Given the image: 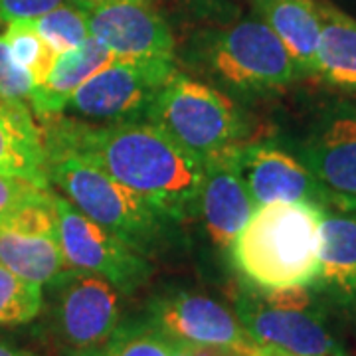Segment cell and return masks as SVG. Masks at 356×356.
Listing matches in <instances>:
<instances>
[{"label":"cell","mask_w":356,"mask_h":356,"mask_svg":"<svg viewBox=\"0 0 356 356\" xmlns=\"http://www.w3.org/2000/svg\"><path fill=\"white\" fill-rule=\"evenodd\" d=\"M60 243L70 269L102 275L117 291L133 293L151 275V266L131 243L93 222L74 204L54 194Z\"/></svg>","instance_id":"8"},{"label":"cell","mask_w":356,"mask_h":356,"mask_svg":"<svg viewBox=\"0 0 356 356\" xmlns=\"http://www.w3.org/2000/svg\"><path fill=\"white\" fill-rule=\"evenodd\" d=\"M2 34L14 62L28 72L34 88L42 86L50 76L51 67L56 65L58 54L44 42L32 20L8 22Z\"/></svg>","instance_id":"21"},{"label":"cell","mask_w":356,"mask_h":356,"mask_svg":"<svg viewBox=\"0 0 356 356\" xmlns=\"http://www.w3.org/2000/svg\"><path fill=\"white\" fill-rule=\"evenodd\" d=\"M204 54L218 77L240 89H280L299 76L287 48L264 20H242L212 34Z\"/></svg>","instance_id":"6"},{"label":"cell","mask_w":356,"mask_h":356,"mask_svg":"<svg viewBox=\"0 0 356 356\" xmlns=\"http://www.w3.org/2000/svg\"><path fill=\"white\" fill-rule=\"evenodd\" d=\"M86 0H0L2 16L8 22L16 20H36L44 14L51 13L67 4H83Z\"/></svg>","instance_id":"26"},{"label":"cell","mask_w":356,"mask_h":356,"mask_svg":"<svg viewBox=\"0 0 356 356\" xmlns=\"http://www.w3.org/2000/svg\"><path fill=\"white\" fill-rule=\"evenodd\" d=\"M172 356H194V355H192L191 350H188L184 344L175 343V341H172Z\"/></svg>","instance_id":"31"},{"label":"cell","mask_w":356,"mask_h":356,"mask_svg":"<svg viewBox=\"0 0 356 356\" xmlns=\"http://www.w3.org/2000/svg\"><path fill=\"white\" fill-rule=\"evenodd\" d=\"M115 58L117 56L93 36H89L76 50L58 56L48 79L30 93V105L34 113L40 119L58 117L67 107V102L74 97L77 89L105 65L111 64Z\"/></svg>","instance_id":"16"},{"label":"cell","mask_w":356,"mask_h":356,"mask_svg":"<svg viewBox=\"0 0 356 356\" xmlns=\"http://www.w3.org/2000/svg\"><path fill=\"white\" fill-rule=\"evenodd\" d=\"M0 175L26 178L48 188L42 131L26 105L0 103Z\"/></svg>","instance_id":"19"},{"label":"cell","mask_w":356,"mask_h":356,"mask_svg":"<svg viewBox=\"0 0 356 356\" xmlns=\"http://www.w3.org/2000/svg\"><path fill=\"white\" fill-rule=\"evenodd\" d=\"M303 161L337 208H356V119L329 123L307 145Z\"/></svg>","instance_id":"15"},{"label":"cell","mask_w":356,"mask_h":356,"mask_svg":"<svg viewBox=\"0 0 356 356\" xmlns=\"http://www.w3.org/2000/svg\"><path fill=\"white\" fill-rule=\"evenodd\" d=\"M93 2H107V0H93Z\"/></svg>","instance_id":"33"},{"label":"cell","mask_w":356,"mask_h":356,"mask_svg":"<svg viewBox=\"0 0 356 356\" xmlns=\"http://www.w3.org/2000/svg\"><path fill=\"white\" fill-rule=\"evenodd\" d=\"M0 264L24 280L50 285L65 264L54 194H32L0 216Z\"/></svg>","instance_id":"7"},{"label":"cell","mask_w":356,"mask_h":356,"mask_svg":"<svg viewBox=\"0 0 356 356\" xmlns=\"http://www.w3.org/2000/svg\"><path fill=\"white\" fill-rule=\"evenodd\" d=\"M42 305V285L16 275L0 264V327L30 323L38 317Z\"/></svg>","instance_id":"22"},{"label":"cell","mask_w":356,"mask_h":356,"mask_svg":"<svg viewBox=\"0 0 356 356\" xmlns=\"http://www.w3.org/2000/svg\"><path fill=\"white\" fill-rule=\"evenodd\" d=\"M321 40L317 74L344 91L356 93V20L329 2H317Z\"/></svg>","instance_id":"20"},{"label":"cell","mask_w":356,"mask_h":356,"mask_svg":"<svg viewBox=\"0 0 356 356\" xmlns=\"http://www.w3.org/2000/svg\"><path fill=\"white\" fill-rule=\"evenodd\" d=\"M240 165L250 196L257 206L307 202L318 208L334 206L329 192L303 163L273 145L257 143L240 147Z\"/></svg>","instance_id":"13"},{"label":"cell","mask_w":356,"mask_h":356,"mask_svg":"<svg viewBox=\"0 0 356 356\" xmlns=\"http://www.w3.org/2000/svg\"><path fill=\"white\" fill-rule=\"evenodd\" d=\"M267 305L280 309H297L305 311L311 305V297L305 287H285V289H271L261 295Z\"/></svg>","instance_id":"28"},{"label":"cell","mask_w":356,"mask_h":356,"mask_svg":"<svg viewBox=\"0 0 356 356\" xmlns=\"http://www.w3.org/2000/svg\"><path fill=\"white\" fill-rule=\"evenodd\" d=\"M198 204L210 240L218 248H229L255 210L238 145L204 159Z\"/></svg>","instance_id":"12"},{"label":"cell","mask_w":356,"mask_h":356,"mask_svg":"<svg viewBox=\"0 0 356 356\" xmlns=\"http://www.w3.org/2000/svg\"><path fill=\"white\" fill-rule=\"evenodd\" d=\"M42 139L46 149L48 180L56 182L79 212L113 232L135 250L147 252L166 218L154 212L135 192L119 184L64 140L48 131L42 133Z\"/></svg>","instance_id":"3"},{"label":"cell","mask_w":356,"mask_h":356,"mask_svg":"<svg viewBox=\"0 0 356 356\" xmlns=\"http://www.w3.org/2000/svg\"><path fill=\"white\" fill-rule=\"evenodd\" d=\"M275 36L283 42L301 74H317L321 16L317 0H254Z\"/></svg>","instance_id":"18"},{"label":"cell","mask_w":356,"mask_h":356,"mask_svg":"<svg viewBox=\"0 0 356 356\" xmlns=\"http://www.w3.org/2000/svg\"><path fill=\"white\" fill-rule=\"evenodd\" d=\"M151 317L154 327L175 343L226 346L245 356L261 355V344L250 337L240 318L210 297L194 293L166 295L154 301Z\"/></svg>","instance_id":"10"},{"label":"cell","mask_w":356,"mask_h":356,"mask_svg":"<svg viewBox=\"0 0 356 356\" xmlns=\"http://www.w3.org/2000/svg\"><path fill=\"white\" fill-rule=\"evenodd\" d=\"M102 356H172V341L153 323H129L99 344Z\"/></svg>","instance_id":"24"},{"label":"cell","mask_w":356,"mask_h":356,"mask_svg":"<svg viewBox=\"0 0 356 356\" xmlns=\"http://www.w3.org/2000/svg\"><path fill=\"white\" fill-rule=\"evenodd\" d=\"M323 208L307 202L257 206L229 245L234 266L255 287H307L318 275Z\"/></svg>","instance_id":"2"},{"label":"cell","mask_w":356,"mask_h":356,"mask_svg":"<svg viewBox=\"0 0 356 356\" xmlns=\"http://www.w3.org/2000/svg\"><path fill=\"white\" fill-rule=\"evenodd\" d=\"M0 356H34L26 350H18L14 346H8V344H0Z\"/></svg>","instance_id":"29"},{"label":"cell","mask_w":356,"mask_h":356,"mask_svg":"<svg viewBox=\"0 0 356 356\" xmlns=\"http://www.w3.org/2000/svg\"><path fill=\"white\" fill-rule=\"evenodd\" d=\"M147 119L202 161L236 147L243 127L238 109L224 93L178 72L156 97Z\"/></svg>","instance_id":"4"},{"label":"cell","mask_w":356,"mask_h":356,"mask_svg":"<svg viewBox=\"0 0 356 356\" xmlns=\"http://www.w3.org/2000/svg\"><path fill=\"white\" fill-rule=\"evenodd\" d=\"M54 287V327L72 350L107 343L119 323V295L102 275L67 269Z\"/></svg>","instance_id":"9"},{"label":"cell","mask_w":356,"mask_h":356,"mask_svg":"<svg viewBox=\"0 0 356 356\" xmlns=\"http://www.w3.org/2000/svg\"><path fill=\"white\" fill-rule=\"evenodd\" d=\"M238 318L255 343L275 346L293 356H337L339 346L325 325L309 311L267 305L261 297L243 293Z\"/></svg>","instance_id":"14"},{"label":"cell","mask_w":356,"mask_h":356,"mask_svg":"<svg viewBox=\"0 0 356 356\" xmlns=\"http://www.w3.org/2000/svg\"><path fill=\"white\" fill-rule=\"evenodd\" d=\"M40 191H44V186H38L26 178L0 175V216Z\"/></svg>","instance_id":"27"},{"label":"cell","mask_w":356,"mask_h":356,"mask_svg":"<svg viewBox=\"0 0 356 356\" xmlns=\"http://www.w3.org/2000/svg\"><path fill=\"white\" fill-rule=\"evenodd\" d=\"M4 24H6V20H4V16H2V8H0V30L4 28Z\"/></svg>","instance_id":"32"},{"label":"cell","mask_w":356,"mask_h":356,"mask_svg":"<svg viewBox=\"0 0 356 356\" xmlns=\"http://www.w3.org/2000/svg\"><path fill=\"white\" fill-rule=\"evenodd\" d=\"M89 34L117 58H175V36L161 14L145 0H86Z\"/></svg>","instance_id":"11"},{"label":"cell","mask_w":356,"mask_h":356,"mask_svg":"<svg viewBox=\"0 0 356 356\" xmlns=\"http://www.w3.org/2000/svg\"><path fill=\"white\" fill-rule=\"evenodd\" d=\"M177 76L170 60L115 58L91 76L67 102V111L107 123H129L147 119L151 107Z\"/></svg>","instance_id":"5"},{"label":"cell","mask_w":356,"mask_h":356,"mask_svg":"<svg viewBox=\"0 0 356 356\" xmlns=\"http://www.w3.org/2000/svg\"><path fill=\"white\" fill-rule=\"evenodd\" d=\"M46 131L105 170L166 220H182L198 202L202 159L151 121L88 125L51 117Z\"/></svg>","instance_id":"1"},{"label":"cell","mask_w":356,"mask_h":356,"mask_svg":"<svg viewBox=\"0 0 356 356\" xmlns=\"http://www.w3.org/2000/svg\"><path fill=\"white\" fill-rule=\"evenodd\" d=\"M259 356H293L281 348H275V346H267V344H261V355Z\"/></svg>","instance_id":"30"},{"label":"cell","mask_w":356,"mask_h":356,"mask_svg":"<svg viewBox=\"0 0 356 356\" xmlns=\"http://www.w3.org/2000/svg\"><path fill=\"white\" fill-rule=\"evenodd\" d=\"M32 89V77L14 62L4 34L0 32V103L22 107L26 102H30Z\"/></svg>","instance_id":"25"},{"label":"cell","mask_w":356,"mask_h":356,"mask_svg":"<svg viewBox=\"0 0 356 356\" xmlns=\"http://www.w3.org/2000/svg\"><path fill=\"white\" fill-rule=\"evenodd\" d=\"M337 356H341V355H337Z\"/></svg>","instance_id":"34"},{"label":"cell","mask_w":356,"mask_h":356,"mask_svg":"<svg viewBox=\"0 0 356 356\" xmlns=\"http://www.w3.org/2000/svg\"><path fill=\"white\" fill-rule=\"evenodd\" d=\"M317 281L341 297L356 295V208H323Z\"/></svg>","instance_id":"17"},{"label":"cell","mask_w":356,"mask_h":356,"mask_svg":"<svg viewBox=\"0 0 356 356\" xmlns=\"http://www.w3.org/2000/svg\"><path fill=\"white\" fill-rule=\"evenodd\" d=\"M32 24L38 30L44 42L58 56L70 50H76L77 46H81L91 36L83 4L60 6V8L32 20Z\"/></svg>","instance_id":"23"}]
</instances>
